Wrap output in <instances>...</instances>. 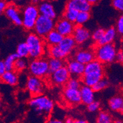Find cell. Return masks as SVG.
Returning a JSON list of instances; mask_svg holds the SVG:
<instances>
[{
  "mask_svg": "<svg viewBox=\"0 0 123 123\" xmlns=\"http://www.w3.org/2000/svg\"><path fill=\"white\" fill-rule=\"evenodd\" d=\"M4 14L6 17L16 26H22V12L14 4H8Z\"/></svg>",
  "mask_w": 123,
  "mask_h": 123,
  "instance_id": "8fae6325",
  "label": "cell"
},
{
  "mask_svg": "<svg viewBox=\"0 0 123 123\" xmlns=\"http://www.w3.org/2000/svg\"><path fill=\"white\" fill-rule=\"evenodd\" d=\"M55 25L54 20L40 15L34 26V33L42 38L45 37L48 34L55 29Z\"/></svg>",
  "mask_w": 123,
  "mask_h": 123,
  "instance_id": "52a82bcc",
  "label": "cell"
},
{
  "mask_svg": "<svg viewBox=\"0 0 123 123\" xmlns=\"http://www.w3.org/2000/svg\"><path fill=\"white\" fill-rule=\"evenodd\" d=\"M72 36L77 45H81L87 42L90 39L91 35L86 28L83 26L76 25Z\"/></svg>",
  "mask_w": 123,
  "mask_h": 123,
  "instance_id": "5bb4252c",
  "label": "cell"
},
{
  "mask_svg": "<svg viewBox=\"0 0 123 123\" xmlns=\"http://www.w3.org/2000/svg\"><path fill=\"white\" fill-rule=\"evenodd\" d=\"M63 97L66 101L72 105H77L81 102L80 90L65 88L63 91Z\"/></svg>",
  "mask_w": 123,
  "mask_h": 123,
  "instance_id": "9a60e30c",
  "label": "cell"
},
{
  "mask_svg": "<svg viewBox=\"0 0 123 123\" xmlns=\"http://www.w3.org/2000/svg\"><path fill=\"white\" fill-rule=\"evenodd\" d=\"M70 74L67 68L64 66L59 70L50 74V81L53 85L57 86L66 85L70 78Z\"/></svg>",
  "mask_w": 123,
  "mask_h": 123,
  "instance_id": "9c48e42d",
  "label": "cell"
},
{
  "mask_svg": "<svg viewBox=\"0 0 123 123\" xmlns=\"http://www.w3.org/2000/svg\"><path fill=\"white\" fill-rule=\"evenodd\" d=\"M1 98H0V108H1Z\"/></svg>",
  "mask_w": 123,
  "mask_h": 123,
  "instance_id": "7dc6e473",
  "label": "cell"
},
{
  "mask_svg": "<svg viewBox=\"0 0 123 123\" xmlns=\"http://www.w3.org/2000/svg\"><path fill=\"white\" fill-rule=\"evenodd\" d=\"M82 83V81L80 80V79L77 78V77H70L69 80H68V83L66 85V88L79 90L81 86L83 85Z\"/></svg>",
  "mask_w": 123,
  "mask_h": 123,
  "instance_id": "4dcf8cb0",
  "label": "cell"
},
{
  "mask_svg": "<svg viewBox=\"0 0 123 123\" xmlns=\"http://www.w3.org/2000/svg\"><path fill=\"white\" fill-rule=\"evenodd\" d=\"M6 71H7V70L6 68L4 61L0 60V79L1 78L2 76L4 74V73Z\"/></svg>",
  "mask_w": 123,
  "mask_h": 123,
  "instance_id": "f35d334b",
  "label": "cell"
},
{
  "mask_svg": "<svg viewBox=\"0 0 123 123\" xmlns=\"http://www.w3.org/2000/svg\"><path fill=\"white\" fill-rule=\"evenodd\" d=\"M29 105L34 111L39 114H48L52 111L54 102L48 96L45 95L34 96L29 101Z\"/></svg>",
  "mask_w": 123,
  "mask_h": 123,
  "instance_id": "3957f363",
  "label": "cell"
},
{
  "mask_svg": "<svg viewBox=\"0 0 123 123\" xmlns=\"http://www.w3.org/2000/svg\"><path fill=\"white\" fill-rule=\"evenodd\" d=\"M38 10L41 15L55 20L57 13L53 4L49 1H42L38 4Z\"/></svg>",
  "mask_w": 123,
  "mask_h": 123,
  "instance_id": "2e32d148",
  "label": "cell"
},
{
  "mask_svg": "<svg viewBox=\"0 0 123 123\" xmlns=\"http://www.w3.org/2000/svg\"><path fill=\"white\" fill-rule=\"evenodd\" d=\"M88 1L89 2L91 5H93V4H96V3H98V1H96V0H88Z\"/></svg>",
  "mask_w": 123,
  "mask_h": 123,
  "instance_id": "ee69618b",
  "label": "cell"
},
{
  "mask_svg": "<svg viewBox=\"0 0 123 123\" xmlns=\"http://www.w3.org/2000/svg\"><path fill=\"white\" fill-rule=\"evenodd\" d=\"M22 26L28 31L34 30L36 23L40 16L37 6L30 4L26 6L22 12Z\"/></svg>",
  "mask_w": 123,
  "mask_h": 123,
  "instance_id": "5b68a950",
  "label": "cell"
},
{
  "mask_svg": "<svg viewBox=\"0 0 123 123\" xmlns=\"http://www.w3.org/2000/svg\"><path fill=\"white\" fill-rule=\"evenodd\" d=\"M79 90L81 96V103L83 104L88 105L94 101L95 92L92 88L83 85Z\"/></svg>",
  "mask_w": 123,
  "mask_h": 123,
  "instance_id": "d6986e66",
  "label": "cell"
},
{
  "mask_svg": "<svg viewBox=\"0 0 123 123\" xmlns=\"http://www.w3.org/2000/svg\"><path fill=\"white\" fill-rule=\"evenodd\" d=\"M18 57L16 53H12L7 56L4 60V64L7 71L14 70V64Z\"/></svg>",
  "mask_w": 123,
  "mask_h": 123,
  "instance_id": "83f0119b",
  "label": "cell"
},
{
  "mask_svg": "<svg viewBox=\"0 0 123 123\" xmlns=\"http://www.w3.org/2000/svg\"><path fill=\"white\" fill-rule=\"evenodd\" d=\"M74 59L86 66L96 60L95 51L91 49H80L75 52Z\"/></svg>",
  "mask_w": 123,
  "mask_h": 123,
  "instance_id": "7c38bea8",
  "label": "cell"
},
{
  "mask_svg": "<svg viewBox=\"0 0 123 123\" xmlns=\"http://www.w3.org/2000/svg\"><path fill=\"white\" fill-rule=\"evenodd\" d=\"M79 13V12L78 11L73 9L65 7L62 14V17L66 19L67 20L75 23Z\"/></svg>",
  "mask_w": 123,
  "mask_h": 123,
  "instance_id": "4316f807",
  "label": "cell"
},
{
  "mask_svg": "<svg viewBox=\"0 0 123 123\" xmlns=\"http://www.w3.org/2000/svg\"><path fill=\"white\" fill-rule=\"evenodd\" d=\"M28 62L25 58H18L14 64V70L15 72H23L28 68Z\"/></svg>",
  "mask_w": 123,
  "mask_h": 123,
  "instance_id": "f546056e",
  "label": "cell"
},
{
  "mask_svg": "<svg viewBox=\"0 0 123 123\" xmlns=\"http://www.w3.org/2000/svg\"><path fill=\"white\" fill-rule=\"evenodd\" d=\"M0 80L9 85L15 86L18 82V75L15 70L6 71L0 79Z\"/></svg>",
  "mask_w": 123,
  "mask_h": 123,
  "instance_id": "44dd1931",
  "label": "cell"
},
{
  "mask_svg": "<svg viewBox=\"0 0 123 123\" xmlns=\"http://www.w3.org/2000/svg\"><path fill=\"white\" fill-rule=\"evenodd\" d=\"M74 123H88V121L84 119H77V120L74 121Z\"/></svg>",
  "mask_w": 123,
  "mask_h": 123,
  "instance_id": "7bdbcfd3",
  "label": "cell"
},
{
  "mask_svg": "<svg viewBox=\"0 0 123 123\" xmlns=\"http://www.w3.org/2000/svg\"><path fill=\"white\" fill-rule=\"evenodd\" d=\"M7 6H8V4L7 2L0 0V15H1L3 13L5 12Z\"/></svg>",
  "mask_w": 123,
  "mask_h": 123,
  "instance_id": "74e56055",
  "label": "cell"
},
{
  "mask_svg": "<svg viewBox=\"0 0 123 123\" xmlns=\"http://www.w3.org/2000/svg\"><path fill=\"white\" fill-rule=\"evenodd\" d=\"M109 108L113 111H120L123 104V98L121 96H115L108 100Z\"/></svg>",
  "mask_w": 123,
  "mask_h": 123,
  "instance_id": "603a6c76",
  "label": "cell"
},
{
  "mask_svg": "<svg viewBox=\"0 0 123 123\" xmlns=\"http://www.w3.org/2000/svg\"><path fill=\"white\" fill-rule=\"evenodd\" d=\"M96 60L102 64H108L116 61L118 51L113 43L98 45L95 50Z\"/></svg>",
  "mask_w": 123,
  "mask_h": 123,
  "instance_id": "277c9868",
  "label": "cell"
},
{
  "mask_svg": "<svg viewBox=\"0 0 123 123\" xmlns=\"http://www.w3.org/2000/svg\"><path fill=\"white\" fill-rule=\"evenodd\" d=\"M74 119L72 118H71V117H67L65 119V120H64V121L63 122L64 123H74Z\"/></svg>",
  "mask_w": 123,
  "mask_h": 123,
  "instance_id": "b9f144b4",
  "label": "cell"
},
{
  "mask_svg": "<svg viewBox=\"0 0 123 123\" xmlns=\"http://www.w3.org/2000/svg\"><path fill=\"white\" fill-rule=\"evenodd\" d=\"M49 66L50 73L51 74L65 66V62L64 60L57 58H50L49 60Z\"/></svg>",
  "mask_w": 123,
  "mask_h": 123,
  "instance_id": "cb8c5ba5",
  "label": "cell"
},
{
  "mask_svg": "<svg viewBox=\"0 0 123 123\" xmlns=\"http://www.w3.org/2000/svg\"><path fill=\"white\" fill-rule=\"evenodd\" d=\"M96 123H114V121L112 116L109 113L101 111L97 116Z\"/></svg>",
  "mask_w": 123,
  "mask_h": 123,
  "instance_id": "f1b7e54d",
  "label": "cell"
},
{
  "mask_svg": "<svg viewBox=\"0 0 123 123\" xmlns=\"http://www.w3.org/2000/svg\"><path fill=\"white\" fill-rule=\"evenodd\" d=\"M75 26V23L62 17L56 22L55 30L63 37L72 36Z\"/></svg>",
  "mask_w": 123,
  "mask_h": 123,
  "instance_id": "30bf717a",
  "label": "cell"
},
{
  "mask_svg": "<svg viewBox=\"0 0 123 123\" xmlns=\"http://www.w3.org/2000/svg\"><path fill=\"white\" fill-rule=\"evenodd\" d=\"M47 123H64L62 121L60 120V119H56V118H51V119H49Z\"/></svg>",
  "mask_w": 123,
  "mask_h": 123,
  "instance_id": "60d3db41",
  "label": "cell"
},
{
  "mask_svg": "<svg viewBox=\"0 0 123 123\" xmlns=\"http://www.w3.org/2000/svg\"><path fill=\"white\" fill-rule=\"evenodd\" d=\"M18 58H26L30 56V51L27 44L25 42H21L17 47L16 52Z\"/></svg>",
  "mask_w": 123,
  "mask_h": 123,
  "instance_id": "484cf974",
  "label": "cell"
},
{
  "mask_svg": "<svg viewBox=\"0 0 123 123\" xmlns=\"http://www.w3.org/2000/svg\"><path fill=\"white\" fill-rule=\"evenodd\" d=\"M110 82L108 80V79L104 77V78H103L102 79H101L100 81H98V82L92 87V89H93L94 92H99V91H103L104 89L108 88Z\"/></svg>",
  "mask_w": 123,
  "mask_h": 123,
  "instance_id": "d6a6232c",
  "label": "cell"
},
{
  "mask_svg": "<svg viewBox=\"0 0 123 123\" xmlns=\"http://www.w3.org/2000/svg\"><path fill=\"white\" fill-rule=\"evenodd\" d=\"M63 38L64 37L55 29L47 34L45 37V39L49 46H55L60 44Z\"/></svg>",
  "mask_w": 123,
  "mask_h": 123,
  "instance_id": "7402d4cb",
  "label": "cell"
},
{
  "mask_svg": "<svg viewBox=\"0 0 123 123\" xmlns=\"http://www.w3.org/2000/svg\"><path fill=\"white\" fill-rule=\"evenodd\" d=\"M92 5L88 0H70L67 2L66 7L73 9L79 12H89Z\"/></svg>",
  "mask_w": 123,
  "mask_h": 123,
  "instance_id": "e0dca14e",
  "label": "cell"
},
{
  "mask_svg": "<svg viewBox=\"0 0 123 123\" xmlns=\"http://www.w3.org/2000/svg\"><path fill=\"white\" fill-rule=\"evenodd\" d=\"M100 107V103L99 101L94 100L92 103H91L90 104L87 105V110L89 112L94 113L99 110Z\"/></svg>",
  "mask_w": 123,
  "mask_h": 123,
  "instance_id": "d590c367",
  "label": "cell"
},
{
  "mask_svg": "<svg viewBox=\"0 0 123 123\" xmlns=\"http://www.w3.org/2000/svg\"><path fill=\"white\" fill-rule=\"evenodd\" d=\"M76 46L77 43L72 36L64 37L62 41L58 45V47L66 57L73 52Z\"/></svg>",
  "mask_w": 123,
  "mask_h": 123,
  "instance_id": "ac0fdd59",
  "label": "cell"
},
{
  "mask_svg": "<svg viewBox=\"0 0 123 123\" xmlns=\"http://www.w3.org/2000/svg\"><path fill=\"white\" fill-rule=\"evenodd\" d=\"M120 112H121V113H123V105H122L121 108Z\"/></svg>",
  "mask_w": 123,
  "mask_h": 123,
  "instance_id": "bcb514c9",
  "label": "cell"
},
{
  "mask_svg": "<svg viewBox=\"0 0 123 123\" xmlns=\"http://www.w3.org/2000/svg\"><path fill=\"white\" fill-rule=\"evenodd\" d=\"M26 87L28 91L34 96L42 95L45 89V85L42 79L30 76L26 82Z\"/></svg>",
  "mask_w": 123,
  "mask_h": 123,
  "instance_id": "ba28073f",
  "label": "cell"
},
{
  "mask_svg": "<svg viewBox=\"0 0 123 123\" xmlns=\"http://www.w3.org/2000/svg\"><path fill=\"white\" fill-rule=\"evenodd\" d=\"M111 5L115 9L123 14V0H113Z\"/></svg>",
  "mask_w": 123,
  "mask_h": 123,
  "instance_id": "8d00e7d4",
  "label": "cell"
},
{
  "mask_svg": "<svg viewBox=\"0 0 123 123\" xmlns=\"http://www.w3.org/2000/svg\"><path fill=\"white\" fill-rule=\"evenodd\" d=\"M28 70L31 75L42 79L50 74L49 61L43 58L34 59L29 63Z\"/></svg>",
  "mask_w": 123,
  "mask_h": 123,
  "instance_id": "8992f818",
  "label": "cell"
},
{
  "mask_svg": "<svg viewBox=\"0 0 123 123\" xmlns=\"http://www.w3.org/2000/svg\"><path fill=\"white\" fill-rule=\"evenodd\" d=\"M103 78H104V66L101 62L95 60L85 66L81 81L85 85L92 88Z\"/></svg>",
  "mask_w": 123,
  "mask_h": 123,
  "instance_id": "6da1fadb",
  "label": "cell"
},
{
  "mask_svg": "<svg viewBox=\"0 0 123 123\" xmlns=\"http://www.w3.org/2000/svg\"><path fill=\"white\" fill-rule=\"evenodd\" d=\"M117 36V31L114 27H110L105 30V33L101 39L97 43L98 45L113 43Z\"/></svg>",
  "mask_w": 123,
  "mask_h": 123,
  "instance_id": "ffe728a7",
  "label": "cell"
},
{
  "mask_svg": "<svg viewBox=\"0 0 123 123\" xmlns=\"http://www.w3.org/2000/svg\"><path fill=\"white\" fill-rule=\"evenodd\" d=\"M25 42L28 47L30 57L33 60L42 58L45 53V43L41 37L31 32L26 37Z\"/></svg>",
  "mask_w": 123,
  "mask_h": 123,
  "instance_id": "7a4b0ae2",
  "label": "cell"
},
{
  "mask_svg": "<svg viewBox=\"0 0 123 123\" xmlns=\"http://www.w3.org/2000/svg\"><path fill=\"white\" fill-rule=\"evenodd\" d=\"M116 30L117 33L123 36V14L121 15L117 19L116 23Z\"/></svg>",
  "mask_w": 123,
  "mask_h": 123,
  "instance_id": "e575fe53",
  "label": "cell"
},
{
  "mask_svg": "<svg viewBox=\"0 0 123 123\" xmlns=\"http://www.w3.org/2000/svg\"><path fill=\"white\" fill-rule=\"evenodd\" d=\"M105 31V30L104 29L102 28H99L95 30L93 33H92V35H91V38H92V41H94L96 43H98L101 39L104 34Z\"/></svg>",
  "mask_w": 123,
  "mask_h": 123,
  "instance_id": "836d02e7",
  "label": "cell"
},
{
  "mask_svg": "<svg viewBox=\"0 0 123 123\" xmlns=\"http://www.w3.org/2000/svg\"><path fill=\"white\" fill-rule=\"evenodd\" d=\"M114 123H123V122L121 121L118 120V121H115Z\"/></svg>",
  "mask_w": 123,
  "mask_h": 123,
  "instance_id": "f6af8a7d",
  "label": "cell"
},
{
  "mask_svg": "<svg viewBox=\"0 0 123 123\" xmlns=\"http://www.w3.org/2000/svg\"><path fill=\"white\" fill-rule=\"evenodd\" d=\"M66 67L68 69L70 75L79 79L83 77L85 69V66L79 62V61H76L74 58L69 60L67 62Z\"/></svg>",
  "mask_w": 123,
  "mask_h": 123,
  "instance_id": "4fadbf2b",
  "label": "cell"
},
{
  "mask_svg": "<svg viewBox=\"0 0 123 123\" xmlns=\"http://www.w3.org/2000/svg\"><path fill=\"white\" fill-rule=\"evenodd\" d=\"M91 18V14L89 12H79L77 15L75 21L76 25L83 26Z\"/></svg>",
  "mask_w": 123,
  "mask_h": 123,
  "instance_id": "1f68e13d",
  "label": "cell"
},
{
  "mask_svg": "<svg viewBox=\"0 0 123 123\" xmlns=\"http://www.w3.org/2000/svg\"><path fill=\"white\" fill-rule=\"evenodd\" d=\"M47 53L50 58H57V59H61V60H64V58H66V56L62 53L58 45L49 46L47 49Z\"/></svg>",
  "mask_w": 123,
  "mask_h": 123,
  "instance_id": "d4e9b609",
  "label": "cell"
},
{
  "mask_svg": "<svg viewBox=\"0 0 123 123\" xmlns=\"http://www.w3.org/2000/svg\"><path fill=\"white\" fill-rule=\"evenodd\" d=\"M116 61L121 64H123V50H119L116 55Z\"/></svg>",
  "mask_w": 123,
  "mask_h": 123,
  "instance_id": "ab89813d",
  "label": "cell"
}]
</instances>
